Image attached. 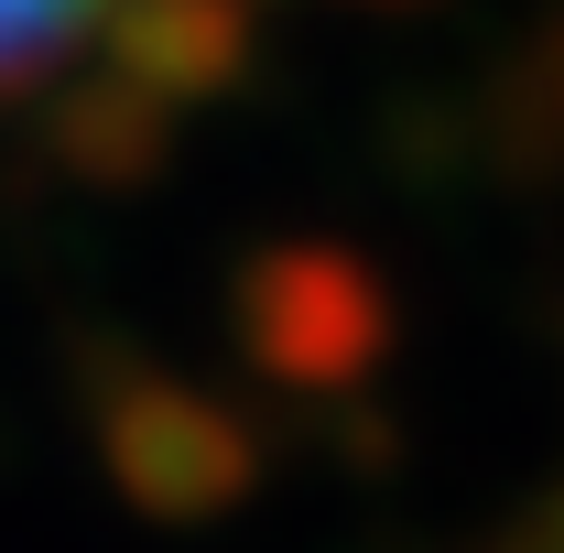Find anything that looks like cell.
I'll return each mask as SVG.
<instances>
[{
    "label": "cell",
    "instance_id": "cell-1",
    "mask_svg": "<svg viewBox=\"0 0 564 553\" xmlns=\"http://www.w3.org/2000/svg\"><path fill=\"white\" fill-rule=\"evenodd\" d=\"M98 55H109V76L152 87L163 109L174 98H217L250 66V0H120Z\"/></svg>",
    "mask_w": 564,
    "mask_h": 553
},
{
    "label": "cell",
    "instance_id": "cell-2",
    "mask_svg": "<svg viewBox=\"0 0 564 553\" xmlns=\"http://www.w3.org/2000/svg\"><path fill=\"white\" fill-rule=\"evenodd\" d=\"M120 0H0V87H44L87 33H109Z\"/></svg>",
    "mask_w": 564,
    "mask_h": 553
},
{
    "label": "cell",
    "instance_id": "cell-3",
    "mask_svg": "<svg viewBox=\"0 0 564 553\" xmlns=\"http://www.w3.org/2000/svg\"><path fill=\"white\" fill-rule=\"evenodd\" d=\"M369 11H402V0H369Z\"/></svg>",
    "mask_w": 564,
    "mask_h": 553
}]
</instances>
